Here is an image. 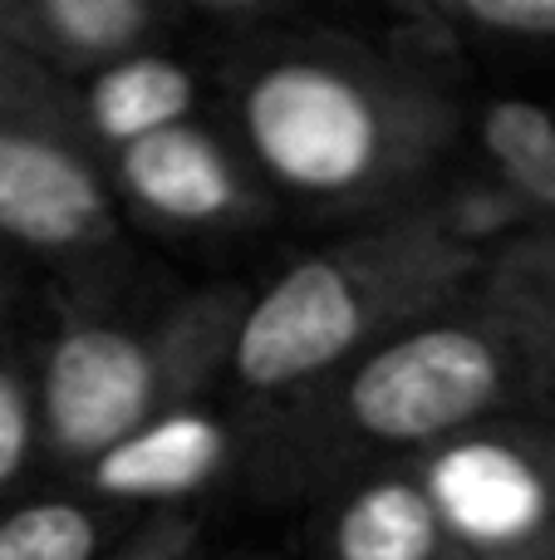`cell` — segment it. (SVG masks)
Masks as SVG:
<instances>
[{
    "label": "cell",
    "instance_id": "8fae6325",
    "mask_svg": "<svg viewBox=\"0 0 555 560\" xmlns=\"http://www.w3.org/2000/svg\"><path fill=\"white\" fill-rule=\"evenodd\" d=\"M177 20L182 15L167 0H0V45L55 74H84L104 59L167 39Z\"/></svg>",
    "mask_w": 555,
    "mask_h": 560
},
{
    "label": "cell",
    "instance_id": "ba28073f",
    "mask_svg": "<svg viewBox=\"0 0 555 560\" xmlns=\"http://www.w3.org/2000/svg\"><path fill=\"white\" fill-rule=\"evenodd\" d=\"M241 457L246 408H236L232 398L222 408V394H212L128 428L64 487H79L123 516H147L167 506H197L226 477H241Z\"/></svg>",
    "mask_w": 555,
    "mask_h": 560
},
{
    "label": "cell",
    "instance_id": "7a4b0ae2",
    "mask_svg": "<svg viewBox=\"0 0 555 560\" xmlns=\"http://www.w3.org/2000/svg\"><path fill=\"white\" fill-rule=\"evenodd\" d=\"M511 408H536L527 359L472 285L291 398L246 413L241 482L271 502H315Z\"/></svg>",
    "mask_w": 555,
    "mask_h": 560
},
{
    "label": "cell",
    "instance_id": "52a82bcc",
    "mask_svg": "<svg viewBox=\"0 0 555 560\" xmlns=\"http://www.w3.org/2000/svg\"><path fill=\"white\" fill-rule=\"evenodd\" d=\"M104 173L118 212L167 236H246L281 217L271 183L222 118L206 114L177 118L104 153Z\"/></svg>",
    "mask_w": 555,
    "mask_h": 560
},
{
    "label": "cell",
    "instance_id": "ffe728a7",
    "mask_svg": "<svg viewBox=\"0 0 555 560\" xmlns=\"http://www.w3.org/2000/svg\"><path fill=\"white\" fill-rule=\"evenodd\" d=\"M251 560H265V556H251Z\"/></svg>",
    "mask_w": 555,
    "mask_h": 560
},
{
    "label": "cell",
    "instance_id": "5b68a950",
    "mask_svg": "<svg viewBox=\"0 0 555 560\" xmlns=\"http://www.w3.org/2000/svg\"><path fill=\"white\" fill-rule=\"evenodd\" d=\"M128 217L84 138L64 74L0 45V252L69 290L118 276Z\"/></svg>",
    "mask_w": 555,
    "mask_h": 560
},
{
    "label": "cell",
    "instance_id": "3957f363",
    "mask_svg": "<svg viewBox=\"0 0 555 560\" xmlns=\"http://www.w3.org/2000/svg\"><path fill=\"white\" fill-rule=\"evenodd\" d=\"M482 256L423 207L350 222L334 242L251 285L226 398L246 413L281 404L403 325L462 300L477 285Z\"/></svg>",
    "mask_w": 555,
    "mask_h": 560
},
{
    "label": "cell",
    "instance_id": "30bf717a",
    "mask_svg": "<svg viewBox=\"0 0 555 560\" xmlns=\"http://www.w3.org/2000/svg\"><path fill=\"white\" fill-rule=\"evenodd\" d=\"M64 84L79 128L98 148V158L153 133V128L202 114L212 98V74L182 59L167 39L104 59L84 74H64Z\"/></svg>",
    "mask_w": 555,
    "mask_h": 560
},
{
    "label": "cell",
    "instance_id": "5bb4252c",
    "mask_svg": "<svg viewBox=\"0 0 555 560\" xmlns=\"http://www.w3.org/2000/svg\"><path fill=\"white\" fill-rule=\"evenodd\" d=\"M409 30L442 45H555V0H389Z\"/></svg>",
    "mask_w": 555,
    "mask_h": 560
},
{
    "label": "cell",
    "instance_id": "2e32d148",
    "mask_svg": "<svg viewBox=\"0 0 555 560\" xmlns=\"http://www.w3.org/2000/svg\"><path fill=\"white\" fill-rule=\"evenodd\" d=\"M202 556V512L197 506H167L128 522L98 560H197Z\"/></svg>",
    "mask_w": 555,
    "mask_h": 560
},
{
    "label": "cell",
    "instance_id": "8992f818",
    "mask_svg": "<svg viewBox=\"0 0 555 560\" xmlns=\"http://www.w3.org/2000/svg\"><path fill=\"white\" fill-rule=\"evenodd\" d=\"M472 560H555V413L511 408L413 457Z\"/></svg>",
    "mask_w": 555,
    "mask_h": 560
},
{
    "label": "cell",
    "instance_id": "9a60e30c",
    "mask_svg": "<svg viewBox=\"0 0 555 560\" xmlns=\"http://www.w3.org/2000/svg\"><path fill=\"white\" fill-rule=\"evenodd\" d=\"M39 472H45V443H39L29 349L10 345L0 329V512L25 492H35Z\"/></svg>",
    "mask_w": 555,
    "mask_h": 560
},
{
    "label": "cell",
    "instance_id": "7c38bea8",
    "mask_svg": "<svg viewBox=\"0 0 555 560\" xmlns=\"http://www.w3.org/2000/svg\"><path fill=\"white\" fill-rule=\"evenodd\" d=\"M477 295L517 339L536 408L555 413V226H521L487 246Z\"/></svg>",
    "mask_w": 555,
    "mask_h": 560
},
{
    "label": "cell",
    "instance_id": "e0dca14e",
    "mask_svg": "<svg viewBox=\"0 0 555 560\" xmlns=\"http://www.w3.org/2000/svg\"><path fill=\"white\" fill-rule=\"evenodd\" d=\"M487 173L517 197V207L527 212V226H555V128L546 143H536L527 158L487 167Z\"/></svg>",
    "mask_w": 555,
    "mask_h": 560
},
{
    "label": "cell",
    "instance_id": "277c9868",
    "mask_svg": "<svg viewBox=\"0 0 555 560\" xmlns=\"http://www.w3.org/2000/svg\"><path fill=\"white\" fill-rule=\"evenodd\" d=\"M251 285L206 280L157 300H114L74 285L29 349L45 477L69 482L128 428L226 394Z\"/></svg>",
    "mask_w": 555,
    "mask_h": 560
},
{
    "label": "cell",
    "instance_id": "6da1fadb",
    "mask_svg": "<svg viewBox=\"0 0 555 560\" xmlns=\"http://www.w3.org/2000/svg\"><path fill=\"white\" fill-rule=\"evenodd\" d=\"M448 45L334 25H256L222 49L212 98L281 207L364 222L413 207L462 158V84Z\"/></svg>",
    "mask_w": 555,
    "mask_h": 560
},
{
    "label": "cell",
    "instance_id": "ac0fdd59",
    "mask_svg": "<svg viewBox=\"0 0 555 560\" xmlns=\"http://www.w3.org/2000/svg\"><path fill=\"white\" fill-rule=\"evenodd\" d=\"M167 5L177 15H202V20H222V25H236V30H256V25L291 20L310 0H167Z\"/></svg>",
    "mask_w": 555,
    "mask_h": 560
},
{
    "label": "cell",
    "instance_id": "9c48e42d",
    "mask_svg": "<svg viewBox=\"0 0 555 560\" xmlns=\"http://www.w3.org/2000/svg\"><path fill=\"white\" fill-rule=\"evenodd\" d=\"M310 560H472L423 492L413 463L350 477L310 502Z\"/></svg>",
    "mask_w": 555,
    "mask_h": 560
},
{
    "label": "cell",
    "instance_id": "d6986e66",
    "mask_svg": "<svg viewBox=\"0 0 555 560\" xmlns=\"http://www.w3.org/2000/svg\"><path fill=\"white\" fill-rule=\"evenodd\" d=\"M15 300H20V276H15V266H10V252H0V329H5Z\"/></svg>",
    "mask_w": 555,
    "mask_h": 560
},
{
    "label": "cell",
    "instance_id": "4fadbf2b",
    "mask_svg": "<svg viewBox=\"0 0 555 560\" xmlns=\"http://www.w3.org/2000/svg\"><path fill=\"white\" fill-rule=\"evenodd\" d=\"M128 522L138 516L114 512L79 487L49 482V492H25L0 512V560H98Z\"/></svg>",
    "mask_w": 555,
    "mask_h": 560
}]
</instances>
